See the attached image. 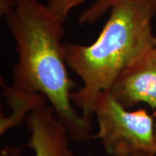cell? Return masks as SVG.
I'll list each match as a JSON object with an SVG mask.
<instances>
[{"label": "cell", "mask_w": 156, "mask_h": 156, "mask_svg": "<svg viewBox=\"0 0 156 156\" xmlns=\"http://www.w3.org/2000/svg\"><path fill=\"white\" fill-rule=\"evenodd\" d=\"M86 1L89 0H49L47 6L61 22L64 23L70 11ZM118 1L119 0H95L88 9L81 14L78 19L79 23L84 25L95 23L107 11H110L113 5Z\"/></svg>", "instance_id": "6"}, {"label": "cell", "mask_w": 156, "mask_h": 156, "mask_svg": "<svg viewBox=\"0 0 156 156\" xmlns=\"http://www.w3.org/2000/svg\"><path fill=\"white\" fill-rule=\"evenodd\" d=\"M156 0H119L93 44L63 43L68 67L83 82L72 93L73 104L93 116L97 97L108 91L117 76L145 51L156 46L152 20Z\"/></svg>", "instance_id": "2"}, {"label": "cell", "mask_w": 156, "mask_h": 156, "mask_svg": "<svg viewBox=\"0 0 156 156\" xmlns=\"http://www.w3.org/2000/svg\"><path fill=\"white\" fill-rule=\"evenodd\" d=\"M108 92L128 109L139 103L156 109V46L128 65L117 76Z\"/></svg>", "instance_id": "5"}, {"label": "cell", "mask_w": 156, "mask_h": 156, "mask_svg": "<svg viewBox=\"0 0 156 156\" xmlns=\"http://www.w3.org/2000/svg\"><path fill=\"white\" fill-rule=\"evenodd\" d=\"M93 115L98 139L110 156H155L154 119L145 109L130 111L108 92L95 101Z\"/></svg>", "instance_id": "3"}, {"label": "cell", "mask_w": 156, "mask_h": 156, "mask_svg": "<svg viewBox=\"0 0 156 156\" xmlns=\"http://www.w3.org/2000/svg\"><path fill=\"white\" fill-rule=\"evenodd\" d=\"M154 140H155V147H156V109L154 114Z\"/></svg>", "instance_id": "7"}, {"label": "cell", "mask_w": 156, "mask_h": 156, "mask_svg": "<svg viewBox=\"0 0 156 156\" xmlns=\"http://www.w3.org/2000/svg\"><path fill=\"white\" fill-rule=\"evenodd\" d=\"M30 132L28 146L33 156H75L69 147L70 137L44 95H38L26 117ZM18 147H5L1 156H21Z\"/></svg>", "instance_id": "4"}, {"label": "cell", "mask_w": 156, "mask_h": 156, "mask_svg": "<svg viewBox=\"0 0 156 156\" xmlns=\"http://www.w3.org/2000/svg\"><path fill=\"white\" fill-rule=\"evenodd\" d=\"M16 44L17 62L11 89L25 95H42L70 139L86 142L93 137L90 119L74 108L72 89L63 52V23L39 0H15L4 15Z\"/></svg>", "instance_id": "1"}]
</instances>
